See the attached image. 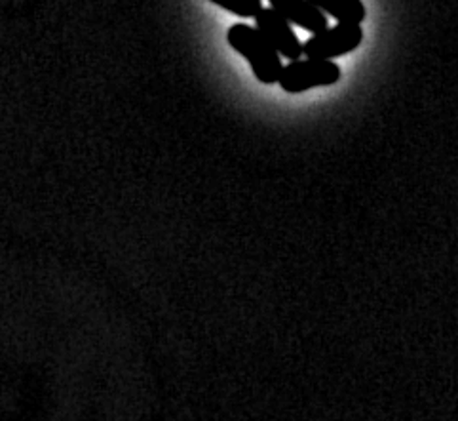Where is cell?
<instances>
[{"instance_id":"1","label":"cell","mask_w":458,"mask_h":421,"mask_svg":"<svg viewBox=\"0 0 458 421\" xmlns=\"http://www.w3.org/2000/svg\"><path fill=\"white\" fill-rule=\"evenodd\" d=\"M226 40L238 54L248 59L257 81L263 84H276L280 81L284 69L280 54L257 27L236 23L226 33Z\"/></svg>"},{"instance_id":"2","label":"cell","mask_w":458,"mask_h":421,"mask_svg":"<svg viewBox=\"0 0 458 421\" xmlns=\"http://www.w3.org/2000/svg\"><path fill=\"white\" fill-rule=\"evenodd\" d=\"M341 81V67L331 59H297L289 62L278 84L289 94H302L318 86H331Z\"/></svg>"},{"instance_id":"3","label":"cell","mask_w":458,"mask_h":421,"mask_svg":"<svg viewBox=\"0 0 458 421\" xmlns=\"http://www.w3.org/2000/svg\"><path fill=\"white\" fill-rule=\"evenodd\" d=\"M363 40V29L358 23H337L324 29L302 44L304 56L310 59H337L354 52Z\"/></svg>"},{"instance_id":"4","label":"cell","mask_w":458,"mask_h":421,"mask_svg":"<svg viewBox=\"0 0 458 421\" xmlns=\"http://www.w3.org/2000/svg\"><path fill=\"white\" fill-rule=\"evenodd\" d=\"M255 27L265 35V39L278 50L280 56L287 57L289 62H297L304 56V48L297 35L292 31V23H289L280 12L270 8H263L257 13Z\"/></svg>"},{"instance_id":"5","label":"cell","mask_w":458,"mask_h":421,"mask_svg":"<svg viewBox=\"0 0 458 421\" xmlns=\"http://www.w3.org/2000/svg\"><path fill=\"white\" fill-rule=\"evenodd\" d=\"M268 3L289 23L299 25L304 31L316 35L327 29V18L324 16V12L316 8L310 0H268Z\"/></svg>"},{"instance_id":"6","label":"cell","mask_w":458,"mask_h":421,"mask_svg":"<svg viewBox=\"0 0 458 421\" xmlns=\"http://www.w3.org/2000/svg\"><path fill=\"white\" fill-rule=\"evenodd\" d=\"M310 3L322 10L324 13H329L337 23H361L368 16L361 0H310Z\"/></svg>"},{"instance_id":"7","label":"cell","mask_w":458,"mask_h":421,"mask_svg":"<svg viewBox=\"0 0 458 421\" xmlns=\"http://www.w3.org/2000/svg\"><path fill=\"white\" fill-rule=\"evenodd\" d=\"M211 3H216L217 6L233 12L234 16L240 18H257V13L263 10L261 6V0H211Z\"/></svg>"}]
</instances>
